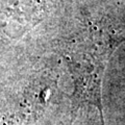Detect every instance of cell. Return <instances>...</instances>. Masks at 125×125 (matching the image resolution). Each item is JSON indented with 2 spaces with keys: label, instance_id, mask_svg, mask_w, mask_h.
Returning <instances> with one entry per match:
<instances>
[{
  "label": "cell",
  "instance_id": "6da1fadb",
  "mask_svg": "<svg viewBox=\"0 0 125 125\" xmlns=\"http://www.w3.org/2000/svg\"><path fill=\"white\" fill-rule=\"evenodd\" d=\"M124 39L107 24L88 22L64 48L62 56L73 80L74 108L95 107L102 125L101 84L109 58Z\"/></svg>",
  "mask_w": 125,
  "mask_h": 125
}]
</instances>
